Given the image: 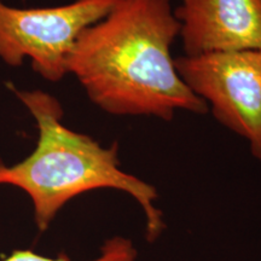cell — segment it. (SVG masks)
<instances>
[{"instance_id":"1","label":"cell","mask_w":261,"mask_h":261,"mask_svg":"<svg viewBox=\"0 0 261 261\" xmlns=\"http://www.w3.org/2000/svg\"><path fill=\"white\" fill-rule=\"evenodd\" d=\"M180 23L171 0H119L81 32L67 62L87 96L119 116L172 121L178 110L210 112L179 76L171 47Z\"/></svg>"},{"instance_id":"2","label":"cell","mask_w":261,"mask_h":261,"mask_svg":"<svg viewBox=\"0 0 261 261\" xmlns=\"http://www.w3.org/2000/svg\"><path fill=\"white\" fill-rule=\"evenodd\" d=\"M8 86L34 116L39 138L37 148L22 162L8 167L0 161V184L14 185L31 196L39 230H46L75 196L115 189L138 202L145 214L146 240H158L166 227L162 212L154 204L158 190L120 168L119 144L103 148L91 137L67 128L62 123L61 103L51 94Z\"/></svg>"},{"instance_id":"3","label":"cell","mask_w":261,"mask_h":261,"mask_svg":"<svg viewBox=\"0 0 261 261\" xmlns=\"http://www.w3.org/2000/svg\"><path fill=\"white\" fill-rule=\"evenodd\" d=\"M119 0H75L56 8L17 9L0 0V58L17 67L32 60L38 74L57 83L84 29L100 21Z\"/></svg>"},{"instance_id":"4","label":"cell","mask_w":261,"mask_h":261,"mask_svg":"<svg viewBox=\"0 0 261 261\" xmlns=\"http://www.w3.org/2000/svg\"><path fill=\"white\" fill-rule=\"evenodd\" d=\"M174 63L215 119L246 138L261 161V48L180 56Z\"/></svg>"},{"instance_id":"5","label":"cell","mask_w":261,"mask_h":261,"mask_svg":"<svg viewBox=\"0 0 261 261\" xmlns=\"http://www.w3.org/2000/svg\"><path fill=\"white\" fill-rule=\"evenodd\" d=\"M184 56L261 48V0H180Z\"/></svg>"},{"instance_id":"6","label":"cell","mask_w":261,"mask_h":261,"mask_svg":"<svg viewBox=\"0 0 261 261\" xmlns=\"http://www.w3.org/2000/svg\"><path fill=\"white\" fill-rule=\"evenodd\" d=\"M138 252L132 241L123 237H113L104 242L100 255L92 261H136ZM3 261H70L68 257L60 256L57 259L41 256L32 250H15Z\"/></svg>"}]
</instances>
